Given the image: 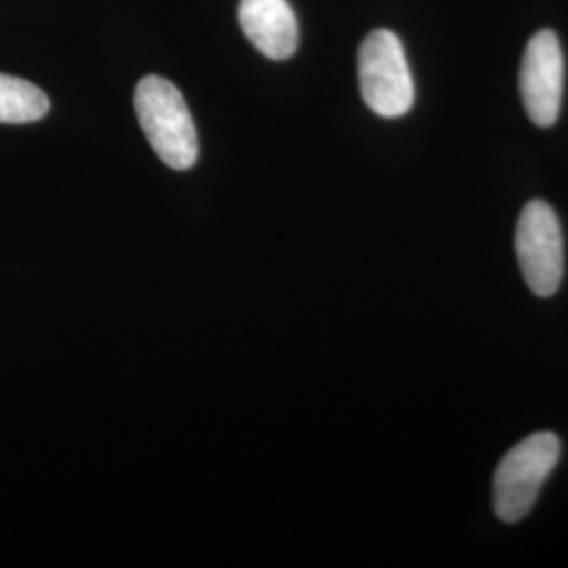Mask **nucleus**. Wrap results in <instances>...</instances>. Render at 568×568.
Wrapping results in <instances>:
<instances>
[{
  "label": "nucleus",
  "mask_w": 568,
  "mask_h": 568,
  "mask_svg": "<svg viewBox=\"0 0 568 568\" xmlns=\"http://www.w3.org/2000/svg\"><path fill=\"white\" fill-rule=\"evenodd\" d=\"M358 79L366 105L384 119H400L413 108L415 84L400 39L375 30L361 44Z\"/></svg>",
  "instance_id": "obj_3"
},
{
  "label": "nucleus",
  "mask_w": 568,
  "mask_h": 568,
  "mask_svg": "<svg viewBox=\"0 0 568 568\" xmlns=\"http://www.w3.org/2000/svg\"><path fill=\"white\" fill-rule=\"evenodd\" d=\"M516 255L528 288L551 297L565 276V241L556 211L544 201H530L516 225Z\"/></svg>",
  "instance_id": "obj_4"
},
{
  "label": "nucleus",
  "mask_w": 568,
  "mask_h": 568,
  "mask_svg": "<svg viewBox=\"0 0 568 568\" xmlns=\"http://www.w3.org/2000/svg\"><path fill=\"white\" fill-rule=\"evenodd\" d=\"M49 112V98L32 82L0 74V122L26 124L41 121Z\"/></svg>",
  "instance_id": "obj_7"
},
{
  "label": "nucleus",
  "mask_w": 568,
  "mask_h": 568,
  "mask_svg": "<svg viewBox=\"0 0 568 568\" xmlns=\"http://www.w3.org/2000/svg\"><path fill=\"white\" fill-rule=\"evenodd\" d=\"M244 37L270 60H288L297 51L300 26L286 0H241Z\"/></svg>",
  "instance_id": "obj_6"
},
{
  "label": "nucleus",
  "mask_w": 568,
  "mask_h": 568,
  "mask_svg": "<svg viewBox=\"0 0 568 568\" xmlns=\"http://www.w3.org/2000/svg\"><path fill=\"white\" fill-rule=\"evenodd\" d=\"M565 93V55L551 30L537 32L525 49L520 65V95L528 119L551 126L560 116Z\"/></svg>",
  "instance_id": "obj_5"
},
{
  "label": "nucleus",
  "mask_w": 568,
  "mask_h": 568,
  "mask_svg": "<svg viewBox=\"0 0 568 568\" xmlns=\"http://www.w3.org/2000/svg\"><path fill=\"white\" fill-rule=\"evenodd\" d=\"M560 459V440L539 432L518 443L501 459L493 480V506L504 523H518L535 506L539 490Z\"/></svg>",
  "instance_id": "obj_2"
},
{
  "label": "nucleus",
  "mask_w": 568,
  "mask_h": 568,
  "mask_svg": "<svg viewBox=\"0 0 568 568\" xmlns=\"http://www.w3.org/2000/svg\"><path fill=\"white\" fill-rule=\"evenodd\" d=\"M143 135L166 166L187 171L199 161V135L182 91L163 77H145L135 89Z\"/></svg>",
  "instance_id": "obj_1"
}]
</instances>
